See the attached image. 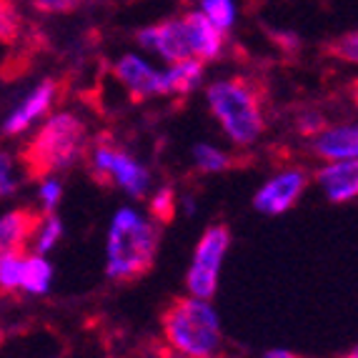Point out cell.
<instances>
[{
    "label": "cell",
    "mask_w": 358,
    "mask_h": 358,
    "mask_svg": "<svg viewBox=\"0 0 358 358\" xmlns=\"http://www.w3.org/2000/svg\"><path fill=\"white\" fill-rule=\"evenodd\" d=\"M206 108L233 148H253L268 128L263 93L256 80L233 73L206 83Z\"/></svg>",
    "instance_id": "1"
},
{
    "label": "cell",
    "mask_w": 358,
    "mask_h": 358,
    "mask_svg": "<svg viewBox=\"0 0 358 358\" xmlns=\"http://www.w3.org/2000/svg\"><path fill=\"white\" fill-rule=\"evenodd\" d=\"M161 251V223L145 210L120 206L108 223L106 275L115 283L136 281L153 268Z\"/></svg>",
    "instance_id": "2"
},
{
    "label": "cell",
    "mask_w": 358,
    "mask_h": 358,
    "mask_svg": "<svg viewBox=\"0 0 358 358\" xmlns=\"http://www.w3.org/2000/svg\"><path fill=\"white\" fill-rule=\"evenodd\" d=\"M88 148V123L73 110H58L20 148V166L30 180H43L83 161Z\"/></svg>",
    "instance_id": "3"
},
{
    "label": "cell",
    "mask_w": 358,
    "mask_h": 358,
    "mask_svg": "<svg viewBox=\"0 0 358 358\" xmlns=\"http://www.w3.org/2000/svg\"><path fill=\"white\" fill-rule=\"evenodd\" d=\"M168 348L180 358H213L223 346V323L213 301L176 299L161 316Z\"/></svg>",
    "instance_id": "4"
},
{
    "label": "cell",
    "mask_w": 358,
    "mask_h": 358,
    "mask_svg": "<svg viewBox=\"0 0 358 358\" xmlns=\"http://www.w3.org/2000/svg\"><path fill=\"white\" fill-rule=\"evenodd\" d=\"M88 168L90 176L98 183L115 188L126 193L133 201H145L153 185V173L143 161H138L136 155L123 145L113 143L110 138H98L96 143L88 148Z\"/></svg>",
    "instance_id": "5"
},
{
    "label": "cell",
    "mask_w": 358,
    "mask_h": 358,
    "mask_svg": "<svg viewBox=\"0 0 358 358\" xmlns=\"http://www.w3.org/2000/svg\"><path fill=\"white\" fill-rule=\"evenodd\" d=\"M231 243L233 236L226 223H210L201 233V238H198L196 248H193L188 271H185V291H188V296L201 301L215 299L218 283H221V268L226 263L228 251H231Z\"/></svg>",
    "instance_id": "6"
},
{
    "label": "cell",
    "mask_w": 358,
    "mask_h": 358,
    "mask_svg": "<svg viewBox=\"0 0 358 358\" xmlns=\"http://www.w3.org/2000/svg\"><path fill=\"white\" fill-rule=\"evenodd\" d=\"M308 183H310V176L303 168L299 166L278 168L275 173H271L256 188V193L251 198L253 210L261 215H268V218L288 213L303 198Z\"/></svg>",
    "instance_id": "7"
},
{
    "label": "cell",
    "mask_w": 358,
    "mask_h": 358,
    "mask_svg": "<svg viewBox=\"0 0 358 358\" xmlns=\"http://www.w3.org/2000/svg\"><path fill=\"white\" fill-rule=\"evenodd\" d=\"M136 45L143 55H155L166 66H176L183 60H193L185 25L180 15H171L158 23L143 25L136 30Z\"/></svg>",
    "instance_id": "8"
},
{
    "label": "cell",
    "mask_w": 358,
    "mask_h": 358,
    "mask_svg": "<svg viewBox=\"0 0 358 358\" xmlns=\"http://www.w3.org/2000/svg\"><path fill=\"white\" fill-rule=\"evenodd\" d=\"M110 76L136 103L163 98V68L153 66L143 53L118 55L110 66Z\"/></svg>",
    "instance_id": "9"
},
{
    "label": "cell",
    "mask_w": 358,
    "mask_h": 358,
    "mask_svg": "<svg viewBox=\"0 0 358 358\" xmlns=\"http://www.w3.org/2000/svg\"><path fill=\"white\" fill-rule=\"evenodd\" d=\"M58 93H60L58 80H55V78H45V80L30 90L28 96L18 103V108L8 115L3 133H6L8 138H15V136H20V133H25L33 123H38V120L50 113V108L58 101Z\"/></svg>",
    "instance_id": "10"
},
{
    "label": "cell",
    "mask_w": 358,
    "mask_h": 358,
    "mask_svg": "<svg viewBox=\"0 0 358 358\" xmlns=\"http://www.w3.org/2000/svg\"><path fill=\"white\" fill-rule=\"evenodd\" d=\"M185 25V36H188V45H191L193 60H201L203 66L221 60L223 50H226V33L215 28L201 10H185L180 13Z\"/></svg>",
    "instance_id": "11"
},
{
    "label": "cell",
    "mask_w": 358,
    "mask_h": 358,
    "mask_svg": "<svg viewBox=\"0 0 358 358\" xmlns=\"http://www.w3.org/2000/svg\"><path fill=\"white\" fill-rule=\"evenodd\" d=\"M318 191L334 206L351 203L358 198V161H329L313 173Z\"/></svg>",
    "instance_id": "12"
},
{
    "label": "cell",
    "mask_w": 358,
    "mask_h": 358,
    "mask_svg": "<svg viewBox=\"0 0 358 358\" xmlns=\"http://www.w3.org/2000/svg\"><path fill=\"white\" fill-rule=\"evenodd\" d=\"M310 153L329 161H358V120L326 126L318 136L308 141Z\"/></svg>",
    "instance_id": "13"
},
{
    "label": "cell",
    "mask_w": 358,
    "mask_h": 358,
    "mask_svg": "<svg viewBox=\"0 0 358 358\" xmlns=\"http://www.w3.org/2000/svg\"><path fill=\"white\" fill-rule=\"evenodd\" d=\"M43 221V210L30 208H15L0 218V253L8 251H25L30 238H36L38 226Z\"/></svg>",
    "instance_id": "14"
},
{
    "label": "cell",
    "mask_w": 358,
    "mask_h": 358,
    "mask_svg": "<svg viewBox=\"0 0 358 358\" xmlns=\"http://www.w3.org/2000/svg\"><path fill=\"white\" fill-rule=\"evenodd\" d=\"M206 66L201 60H183L163 68V98H185L203 88Z\"/></svg>",
    "instance_id": "15"
},
{
    "label": "cell",
    "mask_w": 358,
    "mask_h": 358,
    "mask_svg": "<svg viewBox=\"0 0 358 358\" xmlns=\"http://www.w3.org/2000/svg\"><path fill=\"white\" fill-rule=\"evenodd\" d=\"M50 286H53V266L48 258L38 253H25L20 288L30 296H45Z\"/></svg>",
    "instance_id": "16"
},
{
    "label": "cell",
    "mask_w": 358,
    "mask_h": 358,
    "mask_svg": "<svg viewBox=\"0 0 358 358\" xmlns=\"http://www.w3.org/2000/svg\"><path fill=\"white\" fill-rule=\"evenodd\" d=\"M191 163L201 176H218L226 173L236 166L231 150L213 143H196L191 148Z\"/></svg>",
    "instance_id": "17"
},
{
    "label": "cell",
    "mask_w": 358,
    "mask_h": 358,
    "mask_svg": "<svg viewBox=\"0 0 358 358\" xmlns=\"http://www.w3.org/2000/svg\"><path fill=\"white\" fill-rule=\"evenodd\" d=\"M215 25V28L221 30V33H231L233 25L238 23V3L236 0H198V8Z\"/></svg>",
    "instance_id": "18"
},
{
    "label": "cell",
    "mask_w": 358,
    "mask_h": 358,
    "mask_svg": "<svg viewBox=\"0 0 358 358\" xmlns=\"http://www.w3.org/2000/svg\"><path fill=\"white\" fill-rule=\"evenodd\" d=\"M148 210L145 213L153 218L155 223H171L173 221L176 210H178V193H176L173 185H158L155 191L148 193Z\"/></svg>",
    "instance_id": "19"
},
{
    "label": "cell",
    "mask_w": 358,
    "mask_h": 358,
    "mask_svg": "<svg viewBox=\"0 0 358 358\" xmlns=\"http://www.w3.org/2000/svg\"><path fill=\"white\" fill-rule=\"evenodd\" d=\"M20 36H23V18L18 0H0V43L15 45Z\"/></svg>",
    "instance_id": "20"
},
{
    "label": "cell",
    "mask_w": 358,
    "mask_h": 358,
    "mask_svg": "<svg viewBox=\"0 0 358 358\" xmlns=\"http://www.w3.org/2000/svg\"><path fill=\"white\" fill-rule=\"evenodd\" d=\"M63 221H60L58 213H43V221L38 226L36 233V253L38 256H45L58 245V241L63 238Z\"/></svg>",
    "instance_id": "21"
},
{
    "label": "cell",
    "mask_w": 358,
    "mask_h": 358,
    "mask_svg": "<svg viewBox=\"0 0 358 358\" xmlns=\"http://www.w3.org/2000/svg\"><path fill=\"white\" fill-rule=\"evenodd\" d=\"M25 251H8L0 253V291L13 293L20 288V275H23Z\"/></svg>",
    "instance_id": "22"
},
{
    "label": "cell",
    "mask_w": 358,
    "mask_h": 358,
    "mask_svg": "<svg viewBox=\"0 0 358 358\" xmlns=\"http://www.w3.org/2000/svg\"><path fill=\"white\" fill-rule=\"evenodd\" d=\"M329 53H331V58H336L338 63L358 66V28L336 36L334 41L329 43Z\"/></svg>",
    "instance_id": "23"
},
{
    "label": "cell",
    "mask_w": 358,
    "mask_h": 358,
    "mask_svg": "<svg viewBox=\"0 0 358 358\" xmlns=\"http://www.w3.org/2000/svg\"><path fill=\"white\" fill-rule=\"evenodd\" d=\"M28 6L41 15H71L85 6V0H28Z\"/></svg>",
    "instance_id": "24"
},
{
    "label": "cell",
    "mask_w": 358,
    "mask_h": 358,
    "mask_svg": "<svg viewBox=\"0 0 358 358\" xmlns=\"http://www.w3.org/2000/svg\"><path fill=\"white\" fill-rule=\"evenodd\" d=\"M38 198H41V208L43 213H55L63 201V183L58 178H43L41 188H38Z\"/></svg>",
    "instance_id": "25"
},
{
    "label": "cell",
    "mask_w": 358,
    "mask_h": 358,
    "mask_svg": "<svg viewBox=\"0 0 358 358\" xmlns=\"http://www.w3.org/2000/svg\"><path fill=\"white\" fill-rule=\"evenodd\" d=\"M18 191V178H15V163L13 158L0 150V198H8Z\"/></svg>",
    "instance_id": "26"
},
{
    "label": "cell",
    "mask_w": 358,
    "mask_h": 358,
    "mask_svg": "<svg viewBox=\"0 0 358 358\" xmlns=\"http://www.w3.org/2000/svg\"><path fill=\"white\" fill-rule=\"evenodd\" d=\"M329 126L326 123V118H323L321 113H316V110H303V113L296 118V128H299V133L303 138H313V136H318V133L323 131V128Z\"/></svg>",
    "instance_id": "27"
},
{
    "label": "cell",
    "mask_w": 358,
    "mask_h": 358,
    "mask_svg": "<svg viewBox=\"0 0 358 358\" xmlns=\"http://www.w3.org/2000/svg\"><path fill=\"white\" fill-rule=\"evenodd\" d=\"M271 36H273V41L278 43L283 50H288V53L301 48V38L296 36V33H283V30H278V33H271Z\"/></svg>",
    "instance_id": "28"
},
{
    "label": "cell",
    "mask_w": 358,
    "mask_h": 358,
    "mask_svg": "<svg viewBox=\"0 0 358 358\" xmlns=\"http://www.w3.org/2000/svg\"><path fill=\"white\" fill-rule=\"evenodd\" d=\"M261 358H301V356L288 351V348H268V351H263Z\"/></svg>",
    "instance_id": "29"
},
{
    "label": "cell",
    "mask_w": 358,
    "mask_h": 358,
    "mask_svg": "<svg viewBox=\"0 0 358 358\" xmlns=\"http://www.w3.org/2000/svg\"><path fill=\"white\" fill-rule=\"evenodd\" d=\"M343 358H358V343L351 348V351H346V353H343Z\"/></svg>",
    "instance_id": "30"
},
{
    "label": "cell",
    "mask_w": 358,
    "mask_h": 358,
    "mask_svg": "<svg viewBox=\"0 0 358 358\" xmlns=\"http://www.w3.org/2000/svg\"><path fill=\"white\" fill-rule=\"evenodd\" d=\"M213 358H218V356H213Z\"/></svg>",
    "instance_id": "31"
}]
</instances>
